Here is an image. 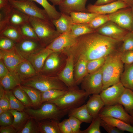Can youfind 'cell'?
Listing matches in <instances>:
<instances>
[{
	"mask_svg": "<svg viewBox=\"0 0 133 133\" xmlns=\"http://www.w3.org/2000/svg\"><path fill=\"white\" fill-rule=\"evenodd\" d=\"M9 4L29 17L51 20L44 9L38 7L33 1L30 0H9Z\"/></svg>",
	"mask_w": 133,
	"mask_h": 133,
	"instance_id": "8",
	"label": "cell"
},
{
	"mask_svg": "<svg viewBox=\"0 0 133 133\" xmlns=\"http://www.w3.org/2000/svg\"><path fill=\"white\" fill-rule=\"evenodd\" d=\"M122 42L94 32L78 37L74 46L62 52L72 55L74 64L81 59L88 61L106 57L118 50Z\"/></svg>",
	"mask_w": 133,
	"mask_h": 133,
	"instance_id": "1",
	"label": "cell"
},
{
	"mask_svg": "<svg viewBox=\"0 0 133 133\" xmlns=\"http://www.w3.org/2000/svg\"><path fill=\"white\" fill-rule=\"evenodd\" d=\"M120 82L125 88L133 91V63L124 64V70L120 76Z\"/></svg>",
	"mask_w": 133,
	"mask_h": 133,
	"instance_id": "30",
	"label": "cell"
},
{
	"mask_svg": "<svg viewBox=\"0 0 133 133\" xmlns=\"http://www.w3.org/2000/svg\"><path fill=\"white\" fill-rule=\"evenodd\" d=\"M9 110L14 117L12 125L16 130L17 133H19L30 117L24 111H19L11 109Z\"/></svg>",
	"mask_w": 133,
	"mask_h": 133,
	"instance_id": "27",
	"label": "cell"
},
{
	"mask_svg": "<svg viewBox=\"0 0 133 133\" xmlns=\"http://www.w3.org/2000/svg\"><path fill=\"white\" fill-rule=\"evenodd\" d=\"M131 7L132 8V10L133 11V5ZM132 32L133 33V30L132 31Z\"/></svg>",
	"mask_w": 133,
	"mask_h": 133,
	"instance_id": "63",
	"label": "cell"
},
{
	"mask_svg": "<svg viewBox=\"0 0 133 133\" xmlns=\"http://www.w3.org/2000/svg\"><path fill=\"white\" fill-rule=\"evenodd\" d=\"M87 62V61L81 59L74 64V77L76 85L80 84L84 78L88 74L86 67Z\"/></svg>",
	"mask_w": 133,
	"mask_h": 133,
	"instance_id": "29",
	"label": "cell"
},
{
	"mask_svg": "<svg viewBox=\"0 0 133 133\" xmlns=\"http://www.w3.org/2000/svg\"><path fill=\"white\" fill-rule=\"evenodd\" d=\"M66 91L53 89L41 92V104L59 98L64 94Z\"/></svg>",
	"mask_w": 133,
	"mask_h": 133,
	"instance_id": "39",
	"label": "cell"
},
{
	"mask_svg": "<svg viewBox=\"0 0 133 133\" xmlns=\"http://www.w3.org/2000/svg\"><path fill=\"white\" fill-rule=\"evenodd\" d=\"M99 116L101 119L104 121L119 129L123 132L126 131L133 133V126L123 121L112 117Z\"/></svg>",
	"mask_w": 133,
	"mask_h": 133,
	"instance_id": "33",
	"label": "cell"
},
{
	"mask_svg": "<svg viewBox=\"0 0 133 133\" xmlns=\"http://www.w3.org/2000/svg\"><path fill=\"white\" fill-rule=\"evenodd\" d=\"M59 121L52 119L37 121L40 133H60L58 123Z\"/></svg>",
	"mask_w": 133,
	"mask_h": 133,
	"instance_id": "28",
	"label": "cell"
},
{
	"mask_svg": "<svg viewBox=\"0 0 133 133\" xmlns=\"http://www.w3.org/2000/svg\"><path fill=\"white\" fill-rule=\"evenodd\" d=\"M77 37L72 35L69 31L60 34L46 48L54 52H62L74 46Z\"/></svg>",
	"mask_w": 133,
	"mask_h": 133,
	"instance_id": "15",
	"label": "cell"
},
{
	"mask_svg": "<svg viewBox=\"0 0 133 133\" xmlns=\"http://www.w3.org/2000/svg\"><path fill=\"white\" fill-rule=\"evenodd\" d=\"M58 126L60 133H72L68 119H65L61 122L59 121Z\"/></svg>",
	"mask_w": 133,
	"mask_h": 133,
	"instance_id": "51",
	"label": "cell"
},
{
	"mask_svg": "<svg viewBox=\"0 0 133 133\" xmlns=\"http://www.w3.org/2000/svg\"><path fill=\"white\" fill-rule=\"evenodd\" d=\"M15 96L25 106V108L32 107V101L27 93L20 87V85L12 90Z\"/></svg>",
	"mask_w": 133,
	"mask_h": 133,
	"instance_id": "38",
	"label": "cell"
},
{
	"mask_svg": "<svg viewBox=\"0 0 133 133\" xmlns=\"http://www.w3.org/2000/svg\"><path fill=\"white\" fill-rule=\"evenodd\" d=\"M76 85L68 88L65 93L59 98L48 102L55 104L61 109H69L79 107L85 100L84 91Z\"/></svg>",
	"mask_w": 133,
	"mask_h": 133,
	"instance_id": "6",
	"label": "cell"
},
{
	"mask_svg": "<svg viewBox=\"0 0 133 133\" xmlns=\"http://www.w3.org/2000/svg\"><path fill=\"white\" fill-rule=\"evenodd\" d=\"M53 52L50 49L43 48L31 54L26 59L31 63L37 73H39L46 59Z\"/></svg>",
	"mask_w": 133,
	"mask_h": 133,
	"instance_id": "18",
	"label": "cell"
},
{
	"mask_svg": "<svg viewBox=\"0 0 133 133\" xmlns=\"http://www.w3.org/2000/svg\"><path fill=\"white\" fill-rule=\"evenodd\" d=\"M21 88L27 94L32 104V108L36 109L41 104V92L34 88L20 85Z\"/></svg>",
	"mask_w": 133,
	"mask_h": 133,
	"instance_id": "32",
	"label": "cell"
},
{
	"mask_svg": "<svg viewBox=\"0 0 133 133\" xmlns=\"http://www.w3.org/2000/svg\"><path fill=\"white\" fill-rule=\"evenodd\" d=\"M121 59L124 64L133 63V50L127 51L121 53Z\"/></svg>",
	"mask_w": 133,
	"mask_h": 133,
	"instance_id": "52",
	"label": "cell"
},
{
	"mask_svg": "<svg viewBox=\"0 0 133 133\" xmlns=\"http://www.w3.org/2000/svg\"><path fill=\"white\" fill-rule=\"evenodd\" d=\"M4 111L2 108L0 107V115L3 113Z\"/></svg>",
	"mask_w": 133,
	"mask_h": 133,
	"instance_id": "61",
	"label": "cell"
},
{
	"mask_svg": "<svg viewBox=\"0 0 133 133\" xmlns=\"http://www.w3.org/2000/svg\"><path fill=\"white\" fill-rule=\"evenodd\" d=\"M17 50L25 59L36 50L43 47L39 40H24L16 43Z\"/></svg>",
	"mask_w": 133,
	"mask_h": 133,
	"instance_id": "20",
	"label": "cell"
},
{
	"mask_svg": "<svg viewBox=\"0 0 133 133\" xmlns=\"http://www.w3.org/2000/svg\"><path fill=\"white\" fill-rule=\"evenodd\" d=\"M108 15L110 21L129 31H132L133 11L131 7L121 9Z\"/></svg>",
	"mask_w": 133,
	"mask_h": 133,
	"instance_id": "10",
	"label": "cell"
},
{
	"mask_svg": "<svg viewBox=\"0 0 133 133\" xmlns=\"http://www.w3.org/2000/svg\"><path fill=\"white\" fill-rule=\"evenodd\" d=\"M99 115L118 119L133 126V118L126 111L123 106L119 103L105 106L100 110Z\"/></svg>",
	"mask_w": 133,
	"mask_h": 133,
	"instance_id": "11",
	"label": "cell"
},
{
	"mask_svg": "<svg viewBox=\"0 0 133 133\" xmlns=\"http://www.w3.org/2000/svg\"><path fill=\"white\" fill-rule=\"evenodd\" d=\"M100 126L108 133H122L123 132L116 127L108 124L101 119Z\"/></svg>",
	"mask_w": 133,
	"mask_h": 133,
	"instance_id": "53",
	"label": "cell"
},
{
	"mask_svg": "<svg viewBox=\"0 0 133 133\" xmlns=\"http://www.w3.org/2000/svg\"><path fill=\"white\" fill-rule=\"evenodd\" d=\"M17 43L13 40L5 37H0V49L8 50L12 49Z\"/></svg>",
	"mask_w": 133,
	"mask_h": 133,
	"instance_id": "49",
	"label": "cell"
},
{
	"mask_svg": "<svg viewBox=\"0 0 133 133\" xmlns=\"http://www.w3.org/2000/svg\"><path fill=\"white\" fill-rule=\"evenodd\" d=\"M36 2L44 8L51 20L57 19L60 16L61 13L58 11L55 6L51 5L47 0H30Z\"/></svg>",
	"mask_w": 133,
	"mask_h": 133,
	"instance_id": "37",
	"label": "cell"
},
{
	"mask_svg": "<svg viewBox=\"0 0 133 133\" xmlns=\"http://www.w3.org/2000/svg\"><path fill=\"white\" fill-rule=\"evenodd\" d=\"M12 7L10 4L0 9V31L8 26V22Z\"/></svg>",
	"mask_w": 133,
	"mask_h": 133,
	"instance_id": "46",
	"label": "cell"
},
{
	"mask_svg": "<svg viewBox=\"0 0 133 133\" xmlns=\"http://www.w3.org/2000/svg\"><path fill=\"white\" fill-rule=\"evenodd\" d=\"M19 28L23 39L39 40L33 29L29 22L21 26Z\"/></svg>",
	"mask_w": 133,
	"mask_h": 133,
	"instance_id": "40",
	"label": "cell"
},
{
	"mask_svg": "<svg viewBox=\"0 0 133 133\" xmlns=\"http://www.w3.org/2000/svg\"><path fill=\"white\" fill-rule=\"evenodd\" d=\"M102 69V67L95 72L88 73L81 82V89L85 92V99L91 95L100 94L103 90Z\"/></svg>",
	"mask_w": 133,
	"mask_h": 133,
	"instance_id": "9",
	"label": "cell"
},
{
	"mask_svg": "<svg viewBox=\"0 0 133 133\" xmlns=\"http://www.w3.org/2000/svg\"><path fill=\"white\" fill-rule=\"evenodd\" d=\"M125 88L119 82L103 90L100 95L105 106H110L118 104Z\"/></svg>",
	"mask_w": 133,
	"mask_h": 133,
	"instance_id": "14",
	"label": "cell"
},
{
	"mask_svg": "<svg viewBox=\"0 0 133 133\" xmlns=\"http://www.w3.org/2000/svg\"><path fill=\"white\" fill-rule=\"evenodd\" d=\"M30 17L18 9L12 7L8 25L19 27L29 22Z\"/></svg>",
	"mask_w": 133,
	"mask_h": 133,
	"instance_id": "23",
	"label": "cell"
},
{
	"mask_svg": "<svg viewBox=\"0 0 133 133\" xmlns=\"http://www.w3.org/2000/svg\"><path fill=\"white\" fill-rule=\"evenodd\" d=\"M86 105L93 118L98 115L100 110L105 106L100 94H93L90 96Z\"/></svg>",
	"mask_w": 133,
	"mask_h": 133,
	"instance_id": "21",
	"label": "cell"
},
{
	"mask_svg": "<svg viewBox=\"0 0 133 133\" xmlns=\"http://www.w3.org/2000/svg\"><path fill=\"white\" fill-rule=\"evenodd\" d=\"M133 118V110L128 113Z\"/></svg>",
	"mask_w": 133,
	"mask_h": 133,
	"instance_id": "62",
	"label": "cell"
},
{
	"mask_svg": "<svg viewBox=\"0 0 133 133\" xmlns=\"http://www.w3.org/2000/svg\"><path fill=\"white\" fill-rule=\"evenodd\" d=\"M15 71L18 74L22 82L37 73L32 65L27 59L17 66Z\"/></svg>",
	"mask_w": 133,
	"mask_h": 133,
	"instance_id": "24",
	"label": "cell"
},
{
	"mask_svg": "<svg viewBox=\"0 0 133 133\" xmlns=\"http://www.w3.org/2000/svg\"><path fill=\"white\" fill-rule=\"evenodd\" d=\"M128 31L120 27L110 21L107 22L95 30L102 35L122 42Z\"/></svg>",
	"mask_w": 133,
	"mask_h": 133,
	"instance_id": "12",
	"label": "cell"
},
{
	"mask_svg": "<svg viewBox=\"0 0 133 133\" xmlns=\"http://www.w3.org/2000/svg\"><path fill=\"white\" fill-rule=\"evenodd\" d=\"M101 118L98 115L93 118L91 124L86 129L81 130L80 133H100V130Z\"/></svg>",
	"mask_w": 133,
	"mask_h": 133,
	"instance_id": "47",
	"label": "cell"
},
{
	"mask_svg": "<svg viewBox=\"0 0 133 133\" xmlns=\"http://www.w3.org/2000/svg\"><path fill=\"white\" fill-rule=\"evenodd\" d=\"M118 0H97L94 4L96 5H104L111 3Z\"/></svg>",
	"mask_w": 133,
	"mask_h": 133,
	"instance_id": "57",
	"label": "cell"
},
{
	"mask_svg": "<svg viewBox=\"0 0 133 133\" xmlns=\"http://www.w3.org/2000/svg\"><path fill=\"white\" fill-rule=\"evenodd\" d=\"M68 115L69 116L75 117L82 122L91 123L93 119L87 109L86 104L70 110Z\"/></svg>",
	"mask_w": 133,
	"mask_h": 133,
	"instance_id": "25",
	"label": "cell"
},
{
	"mask_svg": "<svg viewBox=\"0 0 133 133\" xmlns=\"http://www.w3.org/2000/svg\"><path fill=\"white\" fill-rule=\"evenodd\" d=\"M0 37H5L10 38L17 43L23 40L19 27L8 25L0 31Z\"/></svg>",
	"mask_w": 133,
	"mask_h": 133,
	"instance_id": "31",
	"label": "cell"
},
{
	"mask_svg": "<svg viewBox=\"0 0 133 133\" xmlns=\"http://www.w3.org/2000/svg\"><path fill=\"white\" fill-rule=\"evenodd\" d=\"M19 133H40L37 121L30 117Z\"/></svg>",
	"mask_w": 133,
	"mask_h": 133,
	"instance_id": "45",
	"label": "cell"
},
{
	"mask_svg": "<svg viewBox=\"0 0 133 133\" xmlns=\"http://www.w3.org/2000/svg\"><path fill=\"white\" fill-rule=\"evenodd\" d=\"M99 14L95 13L82 12H73L70 15L74 24L87 23Z\"/></svg>",
	"mask_w": 133,
	"mask_h": 133,
	"instance_id": "34",
	"label": "cell"
},
{
	"mask_svg": "<svg viewBox=\"0 0 133 133\" xmlns=\"http://www.w3.org/2000/svg\"><path fill=\"white\" fill-rule=\"evenodd\" d=\"M68 119L72 133H80V126L82 122L78 119L72 116H69Z\"/></svg>",
	"mask_w": 133,
	"mask_h": 133,
	"instance_id": "50",
	"label": "cell"
},
{
	"mask_svg": "<svg viewBox=\"0 0 133 133\" xmlns=\"http://www.w3.org/2000/svg\"><path fill=\"white\" fill-rule=\"evenodd\" d=\"M87 0H64L58 5L60 12L70 15L73 12H89L85 7Z\"/></svg>",
	"mask_w": 133,
	"mask_h": 133,
	"instance_id": "19",
	"label": "cell"
},
{
	"mask_svg": "<svg viewBox=\"0 0 133 133\" xmlns=\"http://www.w3.org/2000/svg\"><path fill=\"white\" fill-rule=\"evenodd\" d=\"M130 50H133V33L129 31L124 37L118 50L122 53Z\"/></svg>",
	"mask_w": 133,
	"mask_h": 133,
	"instance_id": "44",
	"label": "cell"
},
{
	"mask_svg": "<svg viewBox=\"0 0 133 133\" xmlns=\"http://www.w3.org/2000/svg\"><path fill=\"white\" fill-rule=\"evenodd\" d=\"M69 109H61L54 104L47 102L41 104L38 108H25L24 111L31 117L36 121L52 119L59 121L62 118L68 114Z\"/></svg>",
	"mask_w": 133,
	"mask_h": 133,
	"instance_id": "5",
	"label": "cell"
},
{
	"mask_svg": "<svg viewBox=\"0 0 133 133\" xmlns=\"http://www.w3.org/2000/svg\"><path fill=\"white\" fill-rule=\"evenodd\" d=\"M67 55L63 52H53L46 59L39 73L58 76L65 65Z\"/></svg>",
	"mask_w": 133,
	"mask_h": 133,
	"instance_id": "7",
	"label": "cell"
},
{
	"mask_svg": "<svg viewBox=\"0 0 133 133\" xmlns=\"http://www.w3.org/2000/svg\"><path fill=\"white\" fill-rule=\"evenodd\" d=\"M95 32V31L91 28L87 23H73L69 31L70 34L76 37Z\"/></svg>",
	"mask_w": 133,
	"mask_h": 133,
	"instance_id": "36",
	"label": "cell"
},
{
	"mask_svg": "<svg viewBox=\"0 0 133 133\" xmlns=\"http://www.w3.org/2000/svg\"><path fill=\"white\" fill-rule=\"evenodd\" d=\"M0 107L5 111L10 109L9 100L6 95V91L5 94L0 97Z\"/></svg>",
	"mask_w": 133,
	"mask_h": 133,
	"instance_id": "54",
	"label": "cell"
},
{
	"mask_svg": "<svg viewBox=\"0 0 133 133\" xmlns=\"http://www.w3.org/2000/svg\"><path fill=\"white\" fill-rule=\"evenodd\" d=\"M20 85L34 88L41 92L53 89L66 91L68 88L58 76L39 73L23 81Z\"/></svg>",
	"mask_w": 133,
	"mask_h": 133,
	"instance_id": "3",
	"label": "cell"
},
{
	"mask_svg": "<svg viewBox=\"0 0 133 133\" xmlns=\"http://www.w3.org/2000/svg\"><path fill=\"white\" fill-rule=\"evenodd\" d=\"M118 103L122 105L128 113L133 110V91L125 88Z\"/></svg>",
	"mask_w": 133,
	"mask_h": 133,
	"instance_id": "35",
	"label": "cell"
},
{
	"mask_svg": "<svg viewBox=\"0 0 133 133\" xmlns=\"http://www.w3.org/2000/svg\"><path fill=\"white\" fill-rule=\"evenodd\" d=\"M9 72L3 61L0 59V80L3 78Z\"/></svg>",
	"mask_w": 133,
	"mask_h": 133,
	"instance_id": "55",
	"label": "cell"
},
{
	"mask_svg": "<svg viewBox=\"0 0 133 133\" xmlns=\"http://www.w3.org/2000/svg\"><path fill=\"white\" fill-rule=\"evenodd\" d=\"M0 133H17V132L12 125H10L0 126Z\"/></svg>",
	"mask_w": 133,
	"mask_h": 133,
	"instance_id": "56",
	"label": "cell"
},
{
	"mask_svg": "<svg viewBox=\"0 0 133 133\" xmlns=\"http://www.w3.org/2000/svg\"><path fill=\"white\" fill-rule=\"evenodd\" d=\"M26 59L19 52L16 46L9 50L0 49V59L10 72H15L17 66Z\"/></svg>",
	"mask_w": 133,
	"mask_h": 133,
	"instance_id": "13",
	"label": "cell"
},
{
	"mask_svg": "<svg viewBox=\"0 0 133 133\" xmlns=\"http://www.w3.org/2000/svg\"><path fill=\"white\" fill-rule=\"evenodd\" d=\"M6 95L9 99L10 109L17 110L19 111H24L25 106L15 96L12 90H5Z\"/></svg>",
	"mask_w": 133,
	"mask_h": 133,
	"instance_id": "42",
	"label": "cell"
},
{
	"mask_svg": "<svg viewBox=\"0 0 133 133\" xmlns=\"http://www.w3.org/2000/svg\"><path fill=\"white\" fill-rule=\"evenodd\" d=\"M121 56V52L118 50L106 56L102 66L103 90L120 82L124 65Z\"/></svg>",
	"mask_w": 133,
	"mask_h": 133,
	"instance_id": "2",
	"label": "cell"
},
{
	"mask_svg": "<svg viewBox=\"0 0 133 133\" xmlns=\"http://www.w3.org/2000/svg\"><path fill=\"white\" fill-rule=\"evenodd\" d=\"M109 21L108 14H99L87 24L91 28L95 31Z\"/></svg>",
	"mask_w": 133,
	"mask_h": 133,
	"instance_id": "43",
	"label": "cell"
},
{
	"mask_svg": "<svg viewBox=\"0 0 133 133\" xmlns=\"http://www.w3.org/2000/svg\"><path fill=\"white\" fill-rule=\"evenodd\" d=\"M121 0L102 5L89 4L87 9L89 13L99 14H109L122 8L130 7Z\"/></svg>",
	"mask_w": 133,
	"mask_h": 133,
	"instance_id": "16",
	"label": "cell"
},
{
	"mask_svg": "<svg viewBox=\"0 0 133 133\" xmlns=\"http://www.w3.org/2000/svg\"><path fill=\"white\" fill-rule=\"evenodd\" d=\"M13 119V116L9 110L5 111L0 115V126H5L12 125Z\"/></svg>",
	"mask_w": 133,
	"mask_h": 133,
	"instance_id": "48",
	"label": "cell"
},
{
	"mask_svg": "<svg viewBox=\"0 0 133 133\" xmlns=\"http://www.w3.org/2000/svg\"><path fill=\"white\" fill-rule=\"evenodd\" d=\"M61 13L60 16L58 18L51 20L57 31L62 34L69 31L74 23L70 15Z\"/></svg>",
	"mask_w": 133,
	"mask_h": 133,
	"instance_id": "22",
	"label": "cell"
},
{
	"mask_svg": "<svg viewBox=\"0 0 133 133\" xmlns=\"http://www.w3.org/2000/svg\"><path fill=\"white\" fill-rule=\"evenodd\" d=\"M121 0L127 4L130 7L133 5V0Z\"/></svg>",
	"mask_w": 133,
	"mask_h": 133,
	"instance_id": "60",
	"label": "cell"
},
{
	"mask_svg": "<svg viewBox=\"0 0 133 133\" xmlns=\"http://www.w3.org/2000/svg\"></svg>",
	"mask_w": 133,
	"mask_h": 133,
	"instance_id": "64",
	"label": "cell"
},
{
	"mask_svg": "<svg viewBox=\"0 0 133 133\" xmlns=\"http://www.w3.org/2000/svg\"><path fill=\"white\" fill-rule=\"evenodd\" d=\"M22 83L20 78L15 71L9 72L0 80V84L5 90H11L20 85Z\"/></svg>",
	"mask_w": 133,
	"mask_h": 133,
	"instance_id": "26",
	"label": "cell"
},
{
	"mask_svg": "<svg viewBox=\"0 0 133 133\" xmlns=\"http://www.w3.org/2000/svg\"><path fill=\"white\" fill-rule=\"evenodd\" d=\"M9 4V0H0V9L8 6Z\"/></svg>",
	"mask_w": 133,
	"mask_h": 133,
	"instance_id": "58",
	"label": "cell"
},
{
	"mask_svg": "<svg viewBox=\"0 0 133 133\" xmlns=\"http://www.w3.org/2000/svg\"><path fill=\"white\" fill-rule=\"evenodd\" d=\"M51 2L53 5H59L64 0H48Z\"/></svg>",
	"mask_w": 133,
	"mask_h": 133,
	"instance_id": "59",
	"label": "cell"
},
{
	"mask_svg": "<svg viewBox=\"0 0 133 133\" xmlns=\"http://www.w3.org/2000/svg\"><path fill=\"white\" fill-rule=\"evenodd\" d=\"M106 56L87 61L86 67L88 73L95 72L100 69L103 65Z\"/></svg>",
	"mask_w": 133,
	"mask_h": 133,
	"instance_id": "41",
	"label": "cell"
},
{
	"mask_svg": "<svg viewBox=\"0 0 133 133\" xmlns=\"http://www.w3.org/2000/svg\"><path fill=\"white\" fill-rule=\"evenodd\" d=\"M29 22L44 48L61 34L57 31L51 20L30 17Z\"/></svg>",
	"mask_w": 133,
	"mask_h": 133,
	"instance_id": "4",
	"label": "cell"
},
{
	"mask_svg": "<svg viewBox=\"0 0 133 133\" xmlns=\"http://www.w3.org/2000/svg\"><path fill=\"white\" fill-rule=\"evenodd\" d=\"M66 55L65 65L58 76L68 88H70L77 85L75 84L74 77V64L73 56L71 54Z\"/></svg>",
	"mask_w": 133,
	"mask_h": 133,
	"instance_id": "17",
	"label": "cell"
}]
</instances>
